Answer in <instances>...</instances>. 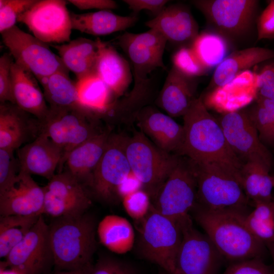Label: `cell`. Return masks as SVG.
<instances>
[{
  "instance_id": "obj_47",
  "label": "cell",
  "mask_w": 274,
  "mask_h": 274,
  "mask_svg": "<svg viewBox=\"0 0 274 274\" xmlns=\"http://www.w3.org/2000/svg\"><path fill=\"white\" fill-rule=\"evenodd\" d=\"M257 39L274 38V0L268 5L257 19Z\"/></svg>"
},
{
  "instance_id": "obj_14",
  "label": "cell",
  "mask_w": 274,
  "mask_h": 274,
  "mask_svg": "<svg viewBox=\"0 0 274 274\" xmlns=\"http://www.w3.org/2000/svg\"><path fill=\"white\" fill-rule=\"evenodd\" d=\"M192 223L191 220L181 227L176 270L180 274H218L224 258L209 236L195 228Z\"/></svg>"
},
{
  "instance_id": "obj_43",
  "label": "cell",
  "mask_w": 274,
  "mask_h": 274,
  "mask_svg": "<svg viewBox=\"0 0 274 274\" xmlns=\"http://www.w3.org/2000/svg\"><path fill=\"white\" fill-rule=\"evenodd\" d=\"M89 274H138L130 264L111 256H104L93 265Z\"/></svg>"
},
{
  "instance_id": "obj_9",
  "label": "cell",
  "mask_w": 274,
  "mask_h": 274,
  "mask_svg": "<svg viewBox=\"0 0 274 274\" xmlns=\"http://www.w3.org/2000/svg\"><path fill=\"white\" fill-rule=\"evenodd\" d=\"M49 107L45 119L39 122L40 132L61 149L62 166L74 149L102 130L97 126L99 119L85 109Z\"/></svg>"
},
{
  "instance_id": "obj_19",
  "label": "cell",
  "mask_w": 274,
  "mask_h": 274,
  "mask_svg": "<svg viewBox=\"0 0 274 274\" xmlns=\"http://www.w3.org/2000/svg\"><path fill=\"white\" fill-rule=\"evenodd\" d=\"M135 121L141 131L157 147L166 152L178 155L184 141L183 125L151 105L139 112Z\"/></svg>"
},
{
  "instance_id": "obj_1",
  "label": "cell",
  "mask_w": 274,
  "mask_h": 274,
  "mask_svg": "<svg viewBox=\"0 0 274 274\" xmlns=\"http://www.w3.org/2000/svg\"><path fill=\"white\" fill-rule=\"evenodd\" d=\"M167 42L153 29L140 33L126 31L118 37V45L132 64L133 86L127 95L114 102L107 114L109 121L132 124L139 112L151 105L155 94L151 75L158 68H165L163 56Z\"/></svg>"
},
{
  "instance_id": "obj_5",
  "label": "cell",
  "mask_w": 274,
  "mask_h": 274,
  "mask_svg": "<svg viewBox=\"0 0 274 274\" xmlns=\"http://www.w3.org/2000/svg\"><path fill=\"white\" fill-rule=\"evenodd\" d=\"M189 160L196 179L199 206L210 211L247 214L249 199L242 187L240 170L219 163Z\"/></svg>"
},
{
  "instance_id": "obj_7",
  "label": "cell",
  "mask_w": 274,
  "mask_h": 274,
  "mask_svg": "<svg viewBox=\"0 0 274 274\" xmlns=\"http://www.w3.org/2000/svg\"><path fill=\"white\" fill-rule=\"evenodd\" d=\"M139 222L138 246L141 256L171 274L176 269V259L182 236L180 227L152 206Z\"/></svg>"
},
{
  "instance_id": "obj_8",
  "label": "cell",
  "mask_w": 274,
  "mask_h": 274,
  "mask_svg": "<svg viewBox=\"0 0 274 274\" xmlns=\"http://www.w3.org/2000/svg\"><path fill=\"white\" fill-rule=\"evenodd\" d=\"M154 198L153 208L181 227L192 220L190 212L197 203L195 174L188 158L178 162Z\"/></svg>"
},
{
  "instance_id": "obj_42",
  "label": "cell",
  "mask_w": 274,
  "mask_h": 274,
  "mask_svg": "<svg viewBox=\"0 0 274 274\" xmlns=\"http://www.w3.org/2000/svg\"><path fill=\"white\" fill-rule=\"evenodd\" d=\"M14 151L0 148V193L13 185L19 173L18 160L14 155Z\"/></svg>"
},
{
  "instance_id": "obj_33",
  "label": "cell",
  "mask_w": 274,
  "mask_h": 274,
  "mask_svg": "<svg viewBox=\"0 0 274 274\" xmlns=\"http://www.w3.org/2000/svg\"><path fill=\"white\" fill-rule=\"evenodd\" d=\"M39 82L49 107L85 109L79 102L76 83L70 79L68 73L58 72Z\"/></svg>"
},
{
  "instance_id": "obj_52",
  "label": "cell",
  "mask_w": 274,
  "mask_h": 274,
  "mask_svg": "<svg viewBox=\"0 0 274 274\" xmlns=\"http://www.w3.org/2000/svg\"><path fill=\"white\" fill-rule=\"evenodd\" d=\"M268 248L269 252L270 253L272 260V267L274 271V239L273 241L267 246Z\"/></svg>"
},
{
  "instance_id": "obj_41",
  "label": "cell",
  "mask_w": 274,
  "mask_h": 274,
  "mask_svg": "<svg viewBox=\"0 0 274 274\" xmlns=\"http://www.w3.org/2000/svg\"><path fill=\"white\" fill-rule=\"evenodd\" d=\"M121 200L126 213L137 221L144 219L152 207L151 196L144 189L129 194L124 197Z\"/></svg>"
},
{
  "instance_id": "obj_53",
  "label": "cell",
  "mask_w": 274,
  "mask_h": 274,
  "mask_svg": "<svg viewBox=\"0 0 274 274\" xmlns=\"http://www.w3.org/2000/svg\"><path fill=\"white\" fill-rule=\"evenodd\" d=\"M271 180H272L273 187L274 188V173L273 174L271 175Z\"/></svg>"
},
{
  "instance_id": "obj_32",
  "label": "cell",
  "mask_w": 274,
  "mask_h": 274,
  "mask_svg": "<svg viewBox=\"0 0 274 274\" xmlns=\"http://www.w3.org/2000/svg\"><path fill=\"white\" fill-rule=\"evenodd\" d=\"M25 113L14 104L1 103L0 148L15 150L26 141L29 127Z\"/></svg>"
},
{
  "instance_id": "obj_22",
  "label": "cell",
  "mask_w": 274,
  "mask_h": 274,
  "mask_svg": "<svg viewBox=\"0 0 274 274\" xmlns=\"http://www.w3.org/2000/svg\"><path fill=\"white\" fill-rule=\"evenodd\" d=\"M98 39L99 49L94 73L117 99L124 94L132 81L130 66L113 46Z\"/></svg>"
},
{
  "instance_id": "obj_48",
  "label": "cell",
  "mask_w": 274,
  "mask_h": 274,
  "mask_svg": "<svg viewBox=\"0 0 274 274\" xmlns=\"http://www.w3.org/2000/svg\"><path fill=\"white\" fill-rule=\"evenodd\" d=\"M123 2L133 12L134 15L143 10H147L156 16L166 7V4L168 1L124 0Z\"/></svg>"
},
{
  "instance_id": "obj_24",
  "label": "cell",
  "mask_w": 274,
  "mask_h": 274,
  "mask_svg": "<svg viewBox=\"0 0 274 274\" xmlns=\"http://www.w3.org/2000/svg\"><path fill=\"white\" fill-rule=\"evenodd\" d=\"M196 83L172 66L156 99V105L171 117L183 116L196 98Z\"/></svg>"
},
{
  "instance_id": "obj_28",
  "label": "cell",
  "mask_w": 274,
  "mask_h": 274,
  "mask_svg": "<svg viewBox=\"0 0 274 274\" xmlns=\"http://www.w3.org/2000/svg\"><path fill=\"white\" fill-rule=\"evenodd\" d=\"M274 59V50L254 47L228 54L216 67L211 86L213 89L230 82L238 75L260 63Z\"/></svg>"
},
{
  "instance_id": "obj_44",
  "label": "cell",
  "mask_w": 274,
  "mask_h": 274,
  "mask_svg": "<svg viewBox=\"0 0 274 274\" xmlns=\"http://www.w3.org/2000/svg\"><path fill=\"white\" fill-rule=\"evenodd\" d=\"M221 274H274V271L261 258H255L230 263Z\"/></svg>"
},
{
  "instance_id": "obj_36",
  "label": "cell",
  "mask_w": 274,
  "mask_h": 274,
  "mask_svg": "<svg viewBox=\"0 0 274 274\" xmlns=\"http://www.w3.org/2000/svg\"><path fill=\"white\" fill-rule=\"evenodd\" d=\"M41 216V215H40ZM39 216L9 215L0 217V257L6 258L23 239Z\"/></svg>"
},
{
  "instance_id": "obj_3",
  "label": "cell",
  "mask_w": 274,
  "mask_h": 274,
  "mask_svg": "<svg viewBox=\"0 0 274 274\" xmlns=\"http://www.w3.org/2000/svg\"><path fill=\"white\" fill-rule=\"evenodd\" d=\"M97 226L87 212L55 218L48 225L53 265L58 271L90 269Z\"/></svg>"
},
{
  "instance_id": "obj_55",
  "label": "cell",
  "mask_w": 274,
  "mask_h": 274,
  "mask_svg": "<svg viewBox=\"0 0 274 274\" xmlns=\"http://www.w3.org/2000/svg\"></svg>"
},
{
  "instance_id": "obj_51",
  "label": "cell",
  "mask_w": 274,
  "mask_h": 274,
  "mask_svg": "<svg viewBox=\"0 0 274 274\" xmlns=\"http://www.w3.org/2000/svg\"><path fill=\"white\" fill-rule=\"evenodd\" d=\"M91 269L77 270L59 271L54 274H89Z\"/></svg>"
},
{
  "instance_id": "obj_45",
  "label": "cell",
  "mask_w": 274,
  "mask_h": 274,
  "mask_svg": "<svg viewBox=\"0 0 274 274\" xmlns=\"http://www.w3.org/2000/svg\"><path fill=\"white\" fill-rule=\"evenodd\" d=\"M13 59L9 53L0 57V101L14 104L12 92L11 67Z\"/></svg>"
},
{
  "instance_id": "obj_38",
  "label": "cell",
  "mask_w": 274,
  "mask_h": 274,
  "mask_svg": "<svg viewBox=\"0 0 274 274\" xmlns=\"http://www.w3.org/2000/svg\"><path fill=\"white\" fill-rule=\"evenodd\" d=\"M247 110L261 141L274 147V100L257 95L255 104Z\"/></svg>"
},
{
  "instance_id": "obj_13",
  "label": "cell",
  "mask_w": 274,
  "mask_h": 274,
  "mask_svg": "<svg viewBox=\"0 0 274 274\" xmlns=\"http://www.w3.org/2000/svg\"><path fill=\"white\" fill-rule=\"evenodd\" d=\"M127 136L111 132L93 173L89 187L94 195L104 202H112L118 198V187L131 172L125 153Z\"/></svg>"
},
{
  "instance_id": "obj_35",
  "label": "cell",
  "mask_w": 274,
  "mask_h": 274,
  "mask_svg": "<svg viewBox=\"0 0 274 274\" xmlns=\"http://www.w3.org/2000/svg\"><path fill=\"white\" fill-rule=\"evenodd\" d=\"M190 47L208 71L217 67L227 56L228 51L227 39L216 32L210 31L198 33Z\"/></svg>"
},
{
  "instance_id": "obj_11",
  "label": "cell",
  "mask_w": 274,
  "mask_h": 274,
  "mask_svg": "<svg viewBox=\"0 0 274 274\" xmlns=\"http://www.w3.org/2000/svg\"><path fill=\"white\" fill-rule=\"evenodd\" d=\"M17 21L46 44L60 45L71 41L73 28L66 1L37 0L19 16Z\"/></svg>"
},
{
  "instance_id": "obj_2",
  "label": "cell",
  "mask_w": 274,
  "mask_h": 274,
  "mask_svg": "<svg viewBox=\"0 0 274 274\" xmlns=\"http://www.w3.org/2000/svg\"><path fill=\"white\" fill-rule=\"evenodd\" d=\"M183 117L184 136L179 156L241 170L244 163L229 147L218 119L208 111L201 97L194 99Z\"/></svg>"
},
{
  "instance_id": "obj_37",
  "label": "cell",
  "mask_w": 274,
  "mask_h": 274,
  "mask_svg": "<svg viewBox=\"0 0 274 274\" xmlns=\"http://www.w3.org/2000/svg\"><path fill=\"white\" fill-rule=\"evenodd\" d=\"M253 202L254 208L245 215V224L251 233L267 246L274 239V199Z\"/></svg>"
},
{
  "instance_id": "obj_27",
  "label": "cell",
  "mask_w": 274,
  "mask_h": 274,
  "mask_svg": "<svg viewBox=\"0 0 274 274\" xmlns=\"http://www.w3.org/2000/svg\"><path fill=\"white\" fill-rule=\"evenodd\" d=\"M51 45L57 51L65 67L76 75L77 80L95 74L99 49L98 38L92 40L80 37L67 43Z\"/></svg>"
},
{
  "instance_id": "obj_29",
  "label": "cell",
  "mask_w": 274,
  "mask_h": 274,
  "mask_svg": "<svg viewBox=\"0 0 274 274\" xmlns=\"http://www.w3.org/2000/svg\"><path fill=\"white\" fill-rule=\"evenodd\" d=\"M73 29L93 36H105L125 30L136 22V15L123 16L109 10L82 14L71 13Z\"/></svg>"
},
{
  "instance_id": "obj_15",
  "label": "cell",
  "mask_w": 274,
  "mask_h": 274,
  "mask_svg": "<svg viewBox=\"0 0 274 274\" xmlns=\"http://www.w3.org/2000/svg\"><path fill=\"white\" fill-rule=\"evenodd\" d=\"M217 119L229 147L241 160L260 161L271 168L272 155L261 141L247 110L224 113Z\"/></svg>"
},
{
  "instance_id": "obj_26",
  "label": "cell",
  "mask_w": 274,
  "mask_h": 274,
  "mask_svg": "<svg viewBox=\"0 0 274 274\" xmlns=\"http://www.w3.org/2000/svg\"><path fill=\"white\" fill-rule=\"evenodd\" d=\"M256 94L258 95L257 74L248 70L228 83L213 89L210 96L202 100L204 103L210 101L211 104L224 109L226 113L237 110V108H239L236 99L243 106L250 102Z\"/></svg>"
},
{
  "instance_id": "obj_20",
  "label": "cell",
  "mask_w": 274,
  "mask_h": 274,
  "mask_svg": "<svg viewBox=\"0 0 274 274\" xmlns=\"http://www.w3.org/2000/svg\"><path fill=\"white\" fill-rule=\"evenodd\" d=\"M62 156L61 149L41 132L34 141L18 149L17 152L20 171L48 180L55 175Z\"/></svg>"
},
{
  "instance_id": "obj_17",
  "label": "cell",
  "mask_w": 274,
  "mask_h": 274,
  "mask_svg": "<svg viewBox=\"0 0 274 274\" xmlns=\"http://www.w3.org/2000/svg\"><path fill=\"white\" fill-rule=\"evenodd\" d=\"M43 187V214L55 218L81 214L91 205L85 187L66 171L55 174Z\"/></svg>"
},
{
  "instance_id": "obj_30",
  "label": "cell",
  "mask_w": 274,
  "mask_h": 274,
  "mask_svg": "<svg viewBox=\"0 0 274 274\" xmlns=\"http://www.w3.org/2000/svg\"><path fill=\"white\" fill-rule=\"evenodd\" d=\"M96 234L100 243L110 251L123 254L130 251L135 240L130 222L122 216L108 215L97 226Z\"/></svg>"
},
{
  "instance_id": "obj_50",
  "label": "cell",
  "mask_w": 274,
  "mask_h": 274,
  "mask_svg": "<svg viewBox=\"0 0 274 274\" xmlns=\"http://www.w3.org/2000/svg\"><path fill=\"white\" fill-rule=\"evenodd\" d=\"M144 189L143 185L140 180L131 172L129 175L120 184L117 189L118 198L122 199L125 196Z\"/></svg>"
},
{
  "instance_id": "obj_10",
  "label": "cell",
  "mask_w": 274,
  "mask_h": 274,
  "mask_svg": "<svg viewBox=\"0 0 274 274\" xmlns=\"http://www.w3.org/2000/svg\"><path fill=\"white\" fill-rule=\"evenodd\" d=\"M2 39L14 61L39 81L58 72L68 73L49 46L17 26L1 33Z\"/></svg>"
},
{
  "instance_id": "obj_21",
  "label": "cell",
  "mask_w": 274,
  "mask_h": 274,
  "mask_svg": "<svg viewBox=\"0 0 274 274\" xmlns=\"http://www.w3.org/2000/svg\"><path fill=\"white\" fill-rule=\"evenodd\" d=\"M145 25L159 32L167 41L176 44L191 45L199 33L198 24L189 9L178 4L166 7Z\"/></svg>"
},
{
  "instance_id": "obj_23",
  "label": "cell",
  "mask_w": 274,
  "mask_h": 274,
  "mask_svg": "<svg viewBox=\"0 0 274 274\" xmlns=\"http://www.w3.org/2000/svg\"><path fill=\"white\" fill-rule=\"evenodd\" d=\"M112 131L110 128L101 131L84 142L68 155L64 164L66 172L85 187L89 186L93 173L105 150Z\"/></svg>"
},
{
  "instance_id": "obj_34",
  "label": "cell",
  "mask_w": 274,
  "mask_h": 274,
  "mask_svg": "<svg viewBox=\"0 0 274 274\" xmlns=\"http://www.w3.org/2000/svg\"><path fill=\"white\" fill-rule=\"evenodd\" d=\"M271 168L257 161L245 162L241 168L242 187L248 198L253 202L257 200L270 201L272 199L273 187Z\"/></svg>"
},
{
  "instance_id": "obj_6",
  "label": "cell",
  "mask_w": 274,
  "mask_h": 274,
  "mask_svg": "<svg viewBox=\"0 0 274 274\" xmlns=\"http://www.w3.org/2000/svg\"><path fill=\"white\" fill-rule=\"evenodd\" d=\"M125 153L131 172L154 197L179 161L180 156L161 150L141 131L127 136Z\"/></svg>"
},
{
  "instance_id": "obj_18",
  "label": "cell",
  "mask_w": 274,
  "mask_h": 274,
  "mask_svg": "<svg viewBox=\"0 0 274 274\" xmlns=\"http://www.w3.org/2000/svg\"><path fill=\"white\" fill-rule=\"evenodd\" d=\"M45 192L31 175L19 171L8 189L0 193L1 216L43 215Z\"/></svg>"
},
{
  "instance_id": "obj_39",
  "label": "cell",
  "mask_w": 274,
  "mask_h": 274,
  "mask_svg": "<svg viewBox=\"0 0 274 274\" xmlns=\"http://www.w3.org/2000/svg\"><path fill=\"white\" fill-rule=\"evenodd\" d=\"M173 67L184 75L194 78L204 75L208 70L199 61L190 46L180 48L172 57Z\"/></svg>"
},
{
  "instance_id": "obj_40",
  "label": "cell",
  "mask_w": 274,
  "mask_h": 274,
  "mask_svg": "<svg viewBox=\"0 0 274 274\" xmlns=\"http://www.w3.org/2000/svg\"><path fill=\"white\" fill-rule=\"evenodd\" d=\"M37 0H0V32L14 26L19 16Z\"/></svg>"
},
{
  "instance_id": "obj_25",
  "label": "cell",
  "mask_w": 274,
  "mask_h": 274,
  "mask_svg": "<svg viewBox=\"0 0 274 274\" xmlns=\"http://www.w3.org/2000/svg\"><path fill=\"white\" fill-rule=\"evenodd\" d=\"M12 92L14 105L32 114L39 122L47 116L49 107L35 78L13 61L12 67Z\"/></svg>"
},
{
  "instance_id": "obj_31",
  "label": "cell",
  "mask_w": 274,
  "mask_h": 274,
  "mask_svg": "<svg viewBox=\"0 0 274 274\" xmlns=\"http://www.w3.org/2000/svg\"><path fill=\"white\" fill-rule=\"evenodd\" d=\"M76 84L80 104L99 119L117 100L108 87L95 74L77 80Z\"/></svg>"
},
{
  "instance_id": "obj_16",
  "label": "cell",
  "mask_w": 274,
  "mask_h": 274,
  "mask_svg": "<svg viewBox=\"0 0 274 274\" xmlns=\"http://www.w3.org/2000/svg\"><path fill=\"white\" fill-rule=\"evenodd\" d=\"M3 267H9L20 274H44L53 265L48 236V225L43 215L23 239L10 252Z\"/></svg>"
},
{
  "instance_id": "obj_49",
  "label": "cell",
  "mask_w": 274,
  "mask_h": 274,
  "mask_svg": "<svg viewBox=\"0 0 274 274\" xmlns=\"http://www.w3.org/2000/svg\"><path fill=\"white\" fill-rule=\"evenodd\" d=\"M67 2L81 10L93 9L110 10L118 7L117 3L112 0H68Z\"/></svg>"
},
{
  "instance_id": "obj_54",
  "label": "cell",
  "mask_w": 274,
  "mask_h": 274,
  "mask_svg": "<svg viewBox=\"0 0 274 274\" xmlns=\"http://www.w3.org/2000/svg\"><path fill=\"white\" fill-rule=\"evenodd\" d=\"M171 274H180L177 270H176L174 272H173Z\"/></svg>"
},
{
  "instance_id": "obj_4",
  "label": "cell",
  "mask_w": 274,
  "mask_h": 274,
  "mask_svg": "<svg viewBox=\"0 0 274 274\" xmlns=\"http://www.w3.org/2000/svg\"><path fill=\"white\" fill-rule=\"evenodd\" d=\"M192 211L224 259L230 263L261 258L264 244L250 231L245 222L247 214L232 211L206 210L197 203Z\"/></svg>"
},
{
  "instance_id": "obj_12",
  "label": "cell",
  "mask_w": 274,
  "mask_h": 274,
  "mask_svg": "<svg viewBox=\"0 0 274 274\" xmlns=\"http://www.w3.org/2000/svg\"><path fill=\"white\" fill-rule=\"evenodd\" d=\"M192 3L216 32L226 39L240 37L252 26L259 2L256 0H195Z\"/></svg>"
},
{
  "instance_id": "obj_46",
  "label": "cell",
  "mask_w": 274,
  "mask_h": 274,
  "mask_svg": "<svg viewBox=\"0 0 274 274\" xmlns=\"http://www.w3.org/2000/svg\"><path fill=\"white\" fill-rule=\"evenodd\" d=\"M257 76V95L274 100V61L265 64Z\"/></svg>"
}]
</instances>
